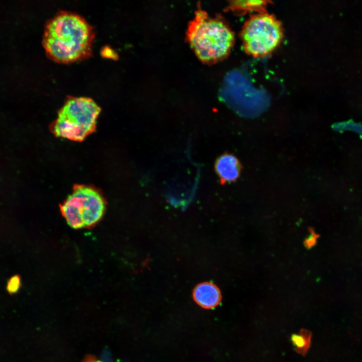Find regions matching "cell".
I'll use <instances>...</instances> for the list:
<instances>
[{"instance_id": "cell-4", "label": "cell", "mask_w": 362, "mask_h": 362, "mask_svg": "<svg viewBox=\"0 0 362 362\" xmlns=\"http://www.w3.org/2000/svg\"><path fill=\"white\" fill-rule=\"evenodd\" d=\"M105 207L104 198L99 190L92 186L76 185L60 209L67 224L78 229L96 224L102 218Z\"/></svg>"}, {"instance_id": "cell-7", "label": "cell", "mask_w": 362, "mask_h": 362, "mask_svg": "<svg viewBox=\"0 0 362 362\" xmlns=\"http://www.w3.org/2000/svg\"><path fill=\"white\" fill-rule=\"evenodd\" d=\"M193 298L201 307L211 309L217 306L221 300L219 288L211 283H203L197 286L193 291Z\"/></svg>"}, {"instance_id": "cell-8", "label": "cell", "mask_w": 362, "mask_h": 362, "mask_svg": "<svg viewBox=\"0 0 362 362\" xmlns=\"http://www.w3.org/2000/svg\"><path fill=\"white\" fill-rule=\"evenodd\" d=\"M311 335V333L306 329H301L298 334L292 335V342L298 353L303 355L306 353L310 346Z\"/></svg>"}, {"instance_id": "cell-5", "label": "cell", "mask_w": 362, "mask_h": 362, "mask_svg": "<svg viewBox=\"0 0 362 362\" xmlns=\"http://www.w3.org/2000/svg\"><path fill=\"white\" fill-rule=\"evenodd\" d=\"M241 35L246 51L259 56L271 52L278 46L283 32L276 18L264 14L251 18L245 25Z\"/></svg>"}, {"instance_id": "cell-1", "label": "cell", "mask_w": 362, "mask_h": 362, "mask_svg": "<svg viewBox=\"0 0 362 362\" xmlns=\"http://www.w3.org/2000/svg\"><path fill=\"white\" fill-rule=\"evenodd\" d=\"M94 37L93 26L82 16L60 11L46 23L43 45L51 59L69 63L90 55Z\"/></svg>"}, {"instance_id": "cell-6", "label": "cell", "mask_w": 362, "mask_h": 362, "mask_svg": "<svg viewBox=\"0 0 362 362\" xmlns=\"http://www.w3.org/2000/svg\"><path fill=\"white\" fill-rule=\"evenodd\" d=\"M214 169L220 184L224 185L235 182L239 178L242 165L234 154L225 152L216 158Z\"/></svg>"}, {"instance_id": "cell-11", "label": "cell", "mask_w": 362, "mask_h": 362, "mask_svg": "<svg viewBox=\"0 0 362 362\" xmlns=\"http://www.w3.org/2000/svg\"><path fill=\"white\" fill-rule=\"evenodd\" d=\"M113 51L111 50V49H105L104 50V52L105 53V55L107 56H113V52H112Z\"/></svg>"}, {"instance_id": "cell-2", "label": "cell", "mask_w": 362, "mask_h": 362, "mask_svg": "<svg viewBox=\"0 0 362 362\" xmlns=\"http://www.w3.org/2000/svg\"><path fill=\"white\" fill-rule=\"evenodd\" d=\"M101 108L91 98L68 97L51 129L57 137L81 141L96 129Z\"/></svg>"}, {"instance_id": "cell-9", "label": "cell", "mask_w": 362, "mask_h": 362, "mask_svg": "<svg viewBox=\"0 0 362 362\" xmlns=\"http://www.w3.org/2000/svg\"><path fill=\"white\" fill-rule=\"evenodd\" d=\"M20 279L18 276L12 277L8 282L7 289L11 293L16 292L20 287Z\"/></svg>"}, {"instance_id": "cell-10", "label": "cell", "mask_w": 362, "mask_h": 362, "mask_svg": "<svg viewBox=\"0 0 362 362\" xmlns=\"http://www.w3.org/2000/svg\"><path fill=\"white\" fill-rule=\"evenodd\" d=\"M83 362H101L92 355H88L85 357Z\"/></svg>"}, {"instance_id": "cell-3", "label": "cell", "mask_w": 362, "mask_h": 362, "mask_svg": "<svg viewBox=\"0 0 362 362\" xmlns=\"http://www.w3.org/2000/svg\"><path fill=\"white\" fill-rule=\"evenodd\" d=\"M190 43L200 59L205 61L219 60L229 52L234 35L223 21L198 14L189 31Z\"/></svg>"}]
</instances>
